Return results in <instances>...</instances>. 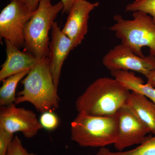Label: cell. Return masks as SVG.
<instances>
[{
	"instance_id": "cell-1",
	"label": "cell",
	"mask_w": 155,
	"mask_h": 155,
	"mask_svg": "<svg viewBox=\"0 0 155 155\" xmlns=\"http://www.w3.org/2000/svg\"><path fill=\"white\" fill-rule=\"evenodd\" d=\"M130 91L115 78H97L78 98V113L97 116H114L126 105Z\"/></svg>"
},
{
	"instance_id": "cell-2",
	"label": "cell",
	"mask_w": 155,
	"mask_h": 155,
	"mask_svg": "<svg viewBox=\"0 0 155 155\" xmlns=\"http://www.w3.org/2000/svg\"><path fill=\"white\" fill-rule=\"evenodd\" d=\"M21 83L24 88L17 93L16 104L28 102L41 114L59 107L58 89L54 84L48 57L39 60Z\"/></svg>"
},
{
	"instance_id": "cell-3",
	"label": "cell",
	"mask_w": 155,
	"mask_h": 155,
	"mask_svg": "<svg viewBox=\"0 0 155 155\" xmlns=\"http://www.w3.org/2000/svg\"><path fill=\"white\" fill-rule=\"evenodd\" d=\"M118 114L97 116L78 113L71 123V140L81 147L102 148L114 144L118 137Z\"/></svg>"
},
{
	"instance_id": "cell-4",
	"label": "cell",
	"mask_w": 155,
	"mask_h": 155,
	"mask_svg": "<svg viewBox=\"0 0 155 155\" xmlns=\"http://www.w3.org/2000/svg\"><path fill=\"white\" fill-rule=\"evenodd\" d=\"M133 19H125L121 15L114 16L115 23L109 29L115 33L121 44L130 48L137 55L144 58L142 48L148 47L150 55L155 57V22L149 14L138 11L133 12Z\"/></svg>"
},
{
	"instance_id": "cell-5",
	"label": "cell",
	"mask_w": 155,
	"mask_h": 155,
	"mask_svg": "<svg viewBox=\"0 0 155 155\" xmlns=\"http://www.w3.org/2000/svg\"><path fill=\"white\" fill-rule=\"evenodd\" d=\"M64 7L61 1L53 5L51 0H41L38 8L25 25L24 51L39 60L48 57L50 31Z\"/></svg>"
},
{
	"instance_id": "cell-6",
	"label": "cell",
	"mask_w": 155,
	"mask_h": 155,
	"mask_svg": "<svg viewBox=\"0 0 155 155\" xmlns=\"http://www.w3.org/2000/svg\"><path fill=\"white\" fill-rule=\"evenodd\" d=\"M34 13L11 0L0 14V38L8 40L20 49L25 47L24 29Z\"/></svg>"
},
{
	"instance_id": "cell-7",
	"label": "cell",
	"mask_w": 155,
	"mask_h": 155,
	"mask_svg": "<svg viewBox=\"0 0 155 155\" xmlns=\"http://www.w3.org/2000/svg\"><path fill=\"white\" fill-rule=\"evenodd\" d=\"M102 62L110 72L135 71L145 77L155 68V57L149 55L141 58L122 44L110 50L104 56Z\"/></svg>"
},
{
	"instance_id": "cell-8",
	"label": "cell",
	"mask_w": 155,
	"mask_h": 155,
	"mask_svg": "<svg viewBox=\"0 0 155 155\" xmlns=\"http://www.w3.org/2000/svg\"><path fill=\"white\" fill-rule=\"evenodd\" d=\"M16 105L13 103L1 107L0 129L11 134L21 132L25 138L34 137L43 128L36 114Z\"/></svg>"
},
{
	"instance_id": "cell-9",
	"label": "cell",
	"mask_w": 155,
	"mask_h": 155,
	"mask_svg": "<svg viewBox=\"0 0 155 155\" xmlns=\"http://www.w3.org/2000/svg\"><path fill=\"white\" fill-rule=\"evenodd\" d=\"M118 137L114 144L118 151L136 144H140L145 140L149 129L137 118L127 106L118 112Z\"/></svg>"
},
{
	"instance_id": "cell-10",
	"label": "cell",
	"mask_w": 155,
	"mask_h": 155,
	"mask_svg": "<svg viewBox=\"0 0 155 155\" xmlns=\"http://www.w3.org/2000/svg\"><path fill=\"white\" fill-rule=\"evenodd\" d=\"M98 2L78 0L68 14L62 32L71 40L74 48L82 43L88 31L91 12L98 7Z\"/></svg>"
},
{
	"instance_id": "cell-11",
	"label": "cell",
	"mask_w": 155,
	"mask_h": 155,
	"mask_svg": "<svg viewBox=\"0 0 155 155\" xmlns=\"http://www.w3.org/2000/svg\"><path fill=\"white\" fill-rule=\"evenodd\" d=\"M51 31L48 58L54 84L58 89L63 64L74 48L71 40L60 29L58 22H55Z\"/></svg>"
},
{
	"instance_id": "cell-12",
	"label": "cell",
	"mask_w": 155,
	"mask_h": 155,
	"mask_svg": "<svg viewBox=\"0 0 155 155\" xmlns=\"http://www.w3.org/2000/svg\"><path fill=\"white\" fill-rule=\"evenodd\" d=\"M7 55L6 61L2 65L0 71V81L24 71L30 70L39 61V59L5 39Z\"/></svg>"
},
{
	"instance_id": "cell-13",
	"label": "cell",
	"mask_w": 155,
	"mask_h": 155,
	"mask_svg": "<svg viewBox=\"0 0 155 155\" xmlns=\"http://www.w3.org/2000/svg\"><path fill=\"white\" fill-rule=\"evenodd\" d=\"M126 106L155 135V104L146 97L135 92H130Z\"/></svg>"
},
{
	"instance_id": "cell-14",
	"label": "cell",
	"mask_w": 155,
	"mask_h": 155,
	"mask_svg": "<svg viewBox=\"0 0 155 155\" xmlns=\"http://www.w3.org/2000/svg\"><path fill=\"white\" fill-rule=\"evenodd\" d=\"M111 74L129 91L135 92L149 98L155 104V88L147 83L141 77L135 75L132 71H111Z\"/></svg>"
},
{
	"instance_id": "cell-15",
	"label": "cell",
	"mask_w": 155,
	"mask_h": 155,
	"mask_svg": "<svg viewBox=\"0 0 155 155\" xmlns=\"http://www.w3.org/2000/svg\"><path fill=\"white\" fill-rule=\"evenodd\" d=\"M29 71L27 70L11 75L2 81V85L0 88L1 107L9 105L15 102L17 84Z\"/></svg>"
},
{
	"instance_id": "cell-16",
	"label": "cell",
	"mask_w": 155,
	"mask_h": 155,
	"mask_svg": "<svg viewBox=\"0 0 155 155\" xmlns=\"http://www.w3.org/2000/svg\"><path fill=\"white\" fill-rule=\"evenodd\" d=\"M96 155H155V135L147 137L145 140L134 149L125 151H112L102 147Z\"/></svg>"
},
{
	"instance_id": "cell-17",
	"label": "cell",
	"mask_w": 155,
	"mask_h": 155,
	"mask_svg": "<svg viewBox=\"0 0 155 155\" xmlns=\"http://www.w3.org/2000/svg\"><path fill=\"white\" fill-rule=\"evenodd\" d=\"M125 11H142L150 15L155 22V0H134L127 5Z\"/></svg>"
},
{
	"instance_id": "cell-18",
	"label": "cell",
	"mask_w": 155,
	"mask_h": 155,
	"mask_svg": "<svg viewBox=\"0 0 155 155\" xmlns=\"http://www.w3.org/2000/svg\"><path fill=\"white\" fill-rule=\"evenodd\" d=\"M39 122L43 128L49 131L55 130L59 125V118L53 111H47L42 113Z\"/></svg>"
},
{
	"instance_id": "cell-19",
	"label": "cell",
	"mask_w": 155,
	"mask_h": 155,
	"mask_svg": "<svg viewBox=\"0 0 155 155\" xmlns=\"http://www.w3.org/2000/svg\"><path fill=\"white\" fill-rule=\"evenodd\" d=\"M7 155H38L34 153L28 152L22 144L18 136L14 137L9 145Z\"/></svg>"
},
{
	"instance_id": "cell-20",
	"label": "cell",
	"mask_w": 155,
	"mask_h": 155,
	"mask_svg": "<svg viewBox=\"0 0 155 155\" xmlns=\"http://www.w3.org/2000/svg\"><path fill=\"white\" fill-rule=\"evenodd\" d=\"M14 137V134L0 129V155H7L9 145Z\"/></svg>"
},
{
	"instance_id": "cell-21",
	"label": "cell",
	"mask_w": 155,
	"mask_h": 155,
	"mask_svg": "<svg viewBox=\"0 0 155 155\" xmlns=\"http://www.w3.org/2000/svg\"><path fill=\"white\" fill-rule=\"evenodd\" d=\"M27 8L31 12L34 13L38 8L41 0H14Z\"/></svg>"
},
{
	"instance_id": "cell-22",
	"label": "cell",
	"mask_w": 155,
	"mask_h": 155,
	"mask_svg": "<svg viewBox=\"0 0 155 155\" xmlns=\"http://www.w3.org/2000/svg\"><path fill=\"white\" fill-rule=\"evenodd\" d=\"M78 0H62L61 2L64 4L63 13L68 14L74 4Z\"/></svg>"
},
{
	"instance_id": "cell-23",
	"label": "cell",
	"mask_w": 155,
	"mask_h": 155,
	"mask_svg": "<svg viewBox=\"0 0 155 155\" xmlns=\"http://www.w3.org/2000/svg\"><path fill=\"white\" fill-rule=\"evenodd\" d=\"M146 77L147 80V84L155 88V68Z\"/></svg>"
}]
</instances>
